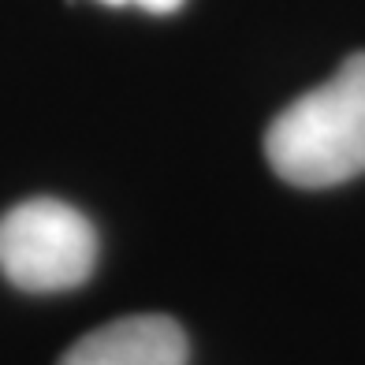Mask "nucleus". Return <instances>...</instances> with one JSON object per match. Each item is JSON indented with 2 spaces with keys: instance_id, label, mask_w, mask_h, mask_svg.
Here are the masks:
<instances>
[{
  "instance_id": "1",
  "label": "nucleus",
  "mask_w": 365,
  "mask_h": 365,
  "mask_svg": "<svg viewBox=\"0 0 365 365\" xmlns=\"http://www.w3.org/2000/svg\"><path fill=\"white\" fill-rule=\"evenodd\" d=\"M264 157L291 187L321 190L365 172V53L269 123Z\"/></svg>"
},
{
  "instance_id": "2",
  "label": "nucleus",
  "mask_w": 365,
  "mask_h": 365,
  "mask_svg": "<svg viewBox=\"0 0 365 365\" xmlns=\"http://www.w3.org/2000/svg\"><path fill=\"white\" fill-rule=\"evenodd\" d=\"M97 264V231L56 197H30L0 217V272L23 291L53 294L86 284Z\"/></svg>"
},
{
  "instance_id": "3",
  "label": "nucleus",
  "mask_w": 365,
  "mask_h": 365,
  "mask_svg": "<svg viewBox=\"0 0 365 365\" xmlns=\"http://www.w3.org/2000/svg\"><path fill=\"white\" fill-rule=\"evenodd\" d=\"M60 365H187V336L172 317L138 313L82 336Z\"/></svg>"
},
{
  "instance_id": "4",
  "label": "nucleus",
  "mask_w": 365,
  "mask_h": 365,
  "mask_svg": "<svg viewBox=\"0 0 365 365\" xmlns=\"http://www.w3.org/2000/svg\"><path fill=\"white\" fill-rule=\"evenodd\" d=\"M105 4H138L145 11H175L182 0H105Z\"/></svg>"
}]
</instances>
